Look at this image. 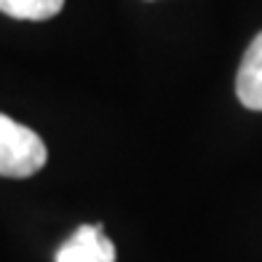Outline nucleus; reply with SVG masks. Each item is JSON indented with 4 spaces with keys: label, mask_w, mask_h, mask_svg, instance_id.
I'll return each instance as SVG.
<instances>
[{
    "label": "nucleus",
    "mask_w": 262,
    "mask_h": 262,
    "mask_svg": "<svg viewBox=\"0 0 262 262\" xmlns=\"http://www.w3.org/2000/svg\"><path fill=\"white\" fill-rule=\"evenodd\" d=\"M46 158V142L25 123L0 113V177L27 180L43 169Z\"/></svg>",
    "instance_id": "f257e3e1"
},
{
    "label": "nucleus",
    "mask_w": 262,
    "mask_h": 262,
    "mask_svg": "<svg viewBox=\"0 0 262 262\" xmlns=\"http://www.w3.org/2000/svg\"><path fill=\"white\" fill-rule=\"evenodd\" d=\"M56 262H115V244L102 225H80L56 249Z\"/></svg>",
    "instance_id": "f03ea898"
},
{
    "label": "nucleus",
    "mask_w": 262,
    "mask_h": 262,
    "mask_svg": "<svg viewBox=\"0 0 262 262\" xmlns=\"http://www.w3.org/2000/svg\"><path fill=\"white\" fill-rule=\"evenodd\" d=\"M235 94L238 102L249 110L262 113V32L249 43L235 75Z\"/></svg>",
    "instance_id": "7ed1b4c3"
},
{
    "label": "nucleus",
    "mask_w": 262,
    "mask_h": 262,
    "mask_svg": "<svg viewBox=\"0 0 262 262\" xmlns=\"http://www.w3.org/2000/svg\"><path fill=\"white\" fill-rule=\"evenodd\" d=\"M64 0H0V11L11 19L43 21L62 11Z\"/></svg>",
    "instance_id": "20e7f679"
}]
</instances>
